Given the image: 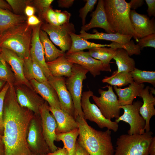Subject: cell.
<instances>
[{
    "label": "cell",
    "instance_id": "1",
    "mask_svg": "<svg viewBox=\"0 0 155 155\" xmlns=\"http://www.w3.org/2000/svg\"><path fill=\"white\" fill-rule=\"evenodd\" d=\"M33 112L21 107L16 98L14 85H9L3 113L5 155H33L26 142L28 129Z\"/></svg>",
    "mask_w": 155,
    "mask_h": 155
},
{
    "label": "cell",
    "instance_id": "2",
    "mask_svg": "<svg viewBox=\"0 0 155 155\" xmlns=\"http://www.w3.org/2000/svg\"><path fill=\"white\" fill-rule=\"evenodd\" d=\"M75 119L79 131L77 141L90 155H114L111 130H96L89 125L83 117L78 116Z\"/></svg>",
    "mask_w": 155,
    "mask_h": 155
},
{
    "label": "cell",
    "instance_id": "3",
    "mask_svg": "<svg viewBox=\"0 0 155 155\" xmlns=\"http://www.w3.org/2000/svg\"><path fill=\"white\" fill-rule=\"evenodd\" d=\"M104 4L108 22L115 33L131 35L138 42L130 20L129 3L125 0H104Z\"/></svg>",
    "mask_w": 155,
    "mask_h": 155
},
{
    "label": "cell",
    "instance_id": "4",
    "mask_svg": "<svg viewBox=\"0 0 155 155\" xmlns=\"http://www.w3.org/2000/svg\"><path fill=\"white\" fill-rule=\"evenodd\" d=\"M32 27L26 21L6 31L0 35V48H5L24 59L29 57Z\"/></svg>",
    "mask_w": 155,
    "mask_h": 155
},
{
    "label": "cell",
    "instance_id": "5",
    "mask_svg": "<svg viewBox=\"0 0 155 155\" xmlns=\"http://www.w3.org/2000/svg\"><path fill=\"white\" fill-rule=\"evenodd\" d=\"M153 134L150 131L142 134L121 135L117 139L114 155H149Z\"/></svg>",
    "mask_w": 155,
    "mask_h": 155
},
{
    "label": "cell",
    "instance_id": "6",
    "mask_svg": "<svg viewBox=\"0 0 155 155\" xmlns=\"http://www.w3.org/2000/svg\"><path fill=\"white\" fill-rule=\"evenodd\" d=\"M88 71L81 66L73 64L71 75L65 80L66 85L71 96L75 110V119L78 116L84 117L81 106L83 83Z\"/></svg>",
    "mask_w": 155,
    "mask_h": 155
},
{
    "label": "cell",
    "instance_id": "7",
    "mask_svg": "<svg viewBox=\"0 0 155 155\" xmlns=\"http://www.w3.org/2000/svg\"><path fill=\"white\" fill-rule=\"evenodd\" d=\"M93 95V92L90 90L82 93L81 106L84 118L95 122L101 129L106 127L108 129L117 132L118 129V123L106 119L97 106L90 102V98Z\"/></svg>",
    "mask_w": 155,
    "mask_h": 155
},
{
    "label": "cell",
    "instance_id": "8",
    "mask_svg": "<svg viewBox=\"0 0 155 155\" xmlns=\"http://www.w3.org/2000/svg\"><path fill=\"white\" fill-rule=\"evenodd\" d=\"M26 142L33 155H46L51 151L43 133L40 114H34L29 123Z\"/></svg>",
    "mask_w": 155,
    "mask_h": 155
},
{
    "label": "cell",
    "instance_id": "9",
    "mask_svg": "<svg viewBox=\"0 0 155 155\" xmlns=\"http://www.w3.org/2000/svg\"><path fill=\"white\" fill-rule=\"evenodd\" d=\"M106 87L107 90L99 89L100 96L93 95L92 98L106 119L111 120L114 118L117 119L120 116L121 109L118 98L112 86L107 85Z\"/></svg>",
    "mask_w": 155,
    "mask_h": 155
},
{
    "label": "cell",
    "instance_id": "10",
    "mask_svg": "<svg viewBox=\"0 0 155 155\" xmlns=\"http://www.w3.org/2000/svg\"><path fill=\"white\" fill-rule=\"evenodd\" d=\"M40 29L45 31L49 37L51 41L65 53L70 49L72 44L70 36L75 33L74 24L69 23L61 26H53L42 22Z\"/></svg>",
    "mask_w": 155,
    "mask_h": 155
},
{
    "label": "cell",
    "instance_id": "11",
    "mask_svg": "<svg viewBox=\"0 0 155 155\" xmlns=\"http://www.w3.org/2000/svg\"><path fill=\"white\" fill-rule=\"evenodd\" d=\"M142 104L141 101L137 100L133 102L131 104L120 106L123 110V113L115 119V121L118 123L122 121L128 123L130 126L127 131L129 135L142 134L145 132V121L139 112Z\"/></svg>",
    "mask_w": 155,
    "mask_h": 155
},
{
    "label": "cell",
    "instance_id": "12",
    "mask_svg": "<svg viewBox=\"0 0 155 155\" xmlns=\"http://www.w3.org/2000/svg\"><path fill=\"white\" fill-rule=\"evenodd\" d=\"M49 105L45 101L40 109V115L41 120L43 133L51 152L56 151L58 147L55 144L57 141V134L55 130L57 124L54 117L50 113Z\"/></svg>",
    "mask_w": 155,
    "mask_h": 155
},
{
    "label": "cell",
    "instance_id": "13",
    "mask_svg": "<svg viewBox=\"0 0 155 155\" xmlns=\"http://www.w3.org/2000/svg\"><path fill=\"white\" fill-rule=\"evenodd\" d=\"M65 55L69 61L87 70L94 78L99 75L101 71H111V69L105 67L100 61L90 56L87 51H82Z\"/></svg>",
    "mask_w": 155,
    "mask_h": 155
},
{
    "label": "cell",
    "instance_id": "14",
    "mask_svg": "<svg viewBox=\"0 0 155 155\" xmlns=\"http://www.w3.org/2000/svg\"><path fill=\"white\" fill-rule=\"evenodd\" d=\"M57 94L61 109L75 118V110L71 95L63 77L50 76L48 79Z\"/></svg>",
    "mask_w": 155,
    "mask_h": 155
},
{
    "label": "cell",
    "instance_id": "15",
    "mask_svg": "<svg viewBox=\"0 0 155 155\" xmlns=\"http://www.w3.org/2000/svg\"><path fill=\"white\" fill-rule=\"evenodd\" d=\"M20 86L15 89L16 98L19 104L22 107L26 108L35 114H40L41 106L45 102L40 96L32 90L25 86Z\"/></svg>",
    "mask_w": 155,
    "mask_h": 155
},
{
    "label": "cell",
    "instance_id": "16",
    "mask_svg": "<svg viewBox=\"0 0 155 155\" xmlns=\"http://www.w3.org/2000/svg\"><path fill=\"white\" fill-rule=\"evenodd\" d=\"M0 57L10 66L17 84L24 85L34 90L24 74V59L12 51L5 48H0Z\"/></svg>",
    "mask_w": 155,
    "mask_h": 155
},
{
    "label": "cell",
    "instance_id": "17",
    "mask_svg": "<svg viewBox=\"0 0 155 155\" xmlns=\"http://www.w3.org/2000/svg\"><path fill=\"white\" fill-rule=\"evenodd\" d=\"M42 22L32 27V33L30 55L31 58L38 65L46 78L52 75L49 71L44 57V49L39 38V32Z\"/></svg>",
    "mask_w": 155,
    "mask_h": 155
},
{
    "label": "cell",
    "instance_id": "18",
    "mask_svg": "<svg viewBox=\"0 0 155 155\" xmlns=\"http://www.w3.org/2000/svg\"><path fill=\"white\" fill-rule=\"evenodd\" d=\"M130 19L139 39L149 34H155L154 18L150 20L146 15L139 14L135 10L131 9Z\"/></svg>",
    "mask_w": 155,
    "mask_h": 155
},
{
    "label": "cell",
    "instance_id": "19",
    "mask_svg": "<svg viewBox=\"0 0 155 155\" xmlns=\"http://www.w3.org/2000/svg\"><path fill=\"white\" fill-rule=\"evenodd\" d=\"M91 16L92 18L90 22L82 26L81 30L86 32L93 28H99L104 29L108 33H115L108 22L103 0H98L96 7Z\"/></svg>",
    "mask_w": 155,
    "mask_h": 155
},
{
    "label": "cell",
    "instance_id": "20",
    "mask_svg": "<svg viewBox=\"0 0 155 155\" xmlns=\"http://www.w3.org/2000/svg\"><path fill=\"white\" fill-rule=\"evenodd\" d=\"M149 86L144 88L139 96L141 97L143 103L139 109V113L146 122L145 130L146 132L150 131V121L151 118L155 115V98L149 91Z\"/></svg>",
    "mask_w": 155,
    "mask_h": 155
},
{
    "label": "cell",
    "instance_id": "21",
    "mask_svg": "<svg viewBox=\"0 0 155 155\" xmlns=\"http://www.w3.org/2000/svg\"><path fill=\"white\" fill-rule=\"evenodd\" d=\"M29 82L33 90L47 102L50 106L61 109L57 93L49 82H40L34 80H31Z\"/></svg>",
    "mask_w": 155,
    "mask_h": 155
},
{
    "label": "cell",
    "instance_id": "22",
    "mask_svg": "<svg viewBox=\"0 0 155 155\" xmlns=\"http://www.w3.org/2000/svg\"><path fill=\"white\" fill-rule=\"evenodd\" d=\"M49 109L57 124L55 130L56 134L69 132L78 128L75 118L61 109L49 106Z\"/></svg>",
    "mask_w": 155,
    "mask_h": 155
},
{
    "label": "cell",
    "instance_id": "23",
    "mask_svg": "<svg viewBox=\"0 0 155 155\" xmlns=\"http://www.w3.org/2000/svg\"><path fill=\"white\" fill-rule=\"evenodd\" d=\"M144 86L143 84H138L133 82L129 84L128 87L124 88L114 86L120 106L132 104L134 99L139 96Z\"/></svg>",
    "mask_w": 155,
    "mask_h": 155
},
{
    "label": "cell",
    "instance_id": "24",
    "mask_svg": "<svg viewBox=\"0 0 155 155\" xmlns=\"http://www.w3.org/2000/svg\"><path fill=\"white\" fill-rule=\"evenodd\" d=\"M65 55L52 61L46 62L52 76L68 78L71 75L73 64L68 60Z\"/></svg>",
    "mask_w": 155,
    "mask_h": 155
},
{
    "label": "cell",
    "instance_id": "25",
    "mask_svg": "<svg viewBox=\"0 0 155 155\" xmlns=\"http://www.w3.org/2000/svg\"><path fill=\"white\" fill-rule=\"evenodd\" d=\"M93 34H90L81 30L79 36L82 38L86 39H94L103 40L111 41L113 42L123 44L129 42L132 36L130 35H125L118 33H108L99 32L96 30H93Z\"/></svg>",
    "mask_w": 155,
    "mask_h": 155
},
{
    "label": "cell",
    "instance_id": "26",
    "mask_svg": "<svg viewBox=\"0 0 155 155\" xmlns=\"http://www.w3.org/2000/svg\"><path fill=\"white\" fill-rule=\"evenodd\" d=\"M26 20V17L23 15L16 14L11 11L0 8V35Z\"/></svg>",
    "mask_w": 155,
    "mask_h": 155
},
{
    "label": "cell",
    "instance_id": "27",
    "mask_svg": "<svg viewBox=\"0 0 155 155\" xmlns=\"http://www.w3.org/2000/svg\"><path fill=\"white\" fill-rule=\"evenodd\" d=\"M24 73L28 81L34 80L40 82H49L40 67L30 56L24 59Z\"/></svg>",
    "mask_w": 155,
    "mask_h": 155
},
{
    "label": "cell",
    "instance_id": "28",
    "mask_svg": "<svg viewBox=\"0 0 155 155\" xmlns=\"http://www.w3.org/2000/svg\"><path fill=\"white\" fill-rule=\"evenodd\" d=\"M39 36L44 49L46 62L52 61L65 55V53L58 49L53 44L45 31L40 29Z\"/></svg>",
    "mask_w": 155,
    "mask_h": 155
},
{
    "label": "cell",
    "instance_id": "29",
    "mask_svg": "<svg viewBox=\"0 0 155 155\" xmlns=\"http://www.w3.org/2000/svg\"><path fill=\"white\" fill-rule=\"evenodd\" d=\"M117 49L111 47H95L88 49L87 52L91 57L100 61L105 67L111 69L109 63L115 55Z\"/></svg>",
    "mask_w": 155,
    "mask_h": 155
},
{
    "label": "cell",
    "instance_id": "30",
    "mask_svg": "<svg viewBox=\"0 0 155 155\" xmlns=\"http://www.w3.org/2000/svg\"><path fill=\"white\" fill-rule=\"evenodd\" d=\"M70 35L72 40L71 45L66 54H71L95 47H110L109 44H98L89 42L75 33H71Z\"/></svg>",
    "mask_w": 155,
    "mask_h": 155
},
{
    "label": "cell",
    "instance_id": "31",
    "mask_svg": "<svg viewBox=\"0 0 155 155\" xmlns=\"http://www.w3.org/2000/svg\"><path fill=\"white\" fill-rule=\"evenodd\" d=\"M113 59L116 61L118 72H131L135 68L134 60L131 58L127 52L123 49H118Z\"/></svg>",
    "mask_w": 155,
    "mask_h": 155
},
{
    "label": "cell",
    "instance_id": "32",
    "mask_svg": "<svg viewBox=\"0 0 155 155\" xmlns=\"http://www.w3.org/2000/svg\"><path fill=\"white\" fill-rule=\"evenodd\" d=\"M79 134V129L78 128L69 132L57 134V141L63 142L68 155H75L77 140Z\"/></svg>",
    "mask_w": 155,
    "mask_h": 155
},
{
    "label": "cell",
    "instance_id": "33",
    "mask_svg": "<svg viewBox=\"0 0 155 155\" xmlns=\"http://www.w3.org/2000/svg\"><path fill=\"white\" fill-rule=\"evenodd\" d=\"M104 83H107L118 87L125 86L133 83V80L131 72L114 71L111 76H105L102 80Z\"/></svg>",
    "mask_w": 155,
    "mask_h": 155
},
{
    "label": "cell",
    "instance_id": "34",
    "mask_svg": "<svg viewBox=\"0 0 155 155\" xmlns=\"http://www.w3.org/2000/svg\"><path fill=\"white\" fill-rule=\"evenodd\" d=\"M131 73L135 83L140 84L148 83L155 86V71L142 70L135 68Z\"/></svg>",
    "mask_w": 155,
    "mask_h": 155
},
{
    "label": "cell",
    "instance_id": "35",
    "mask_svg": "<svg viewBox=\"0 0 155 155\" xmlns=\"http://www.w3.org/2000/svg\"><path fill=\"white\" fill-rule=\"evenodd\" d=\"M7 63L3 58L0 57V80L8 83L9 85H14L16 83L15 78Z\"/></svg>",
    "mask_w": 155,
    "mask_h": 155
},
{
    "label": "cell",
    "instance_id": "36",
    "mask_svg": "<svg viewBox=\"0 0 155 155\" xmlns=\"http://www.w3.org/2000/svg\"><path fill=\"white\" fill-rule=\"evenodd\" d=\"M110 44V47L116 49H122L125 50L129 56L133 55H139L141 53L140 48L137 44H135L133 41L131 40L125 44H120L115 42H112Z\"/></svg>",
    "mask_w": 155,
    "mask_h": 155
},
{
    "label": "cell",
    "instance_id": "37",
    "mask_svg": "<svg viewBox=\"0 0 155 155\" xmlns=\"http://www.w3.org/2000/svg\"><path fill=\"white\" fill-rule=\"evenodd\" d=\"M6 1L11 7L14 13L22 15L26 6L32 3V0H6Z\"/></svg>",
    "mask_w": 155,
    "mask_h": 155
},
{
    "label": "cell",
    "instance_id": "38",
    "mask_svg": "<svg viewBox=\"0 0 155 155\" xmlns=\"http://www.w3.org/2000/svg\"><path fill=\"white\" fill-rule=\"evenodd\" d=\"M84 6L80 9L79 11V16L81 19L82 26L86 24V19L88 13L91 12L94 9L97 0H86Z\"/></svg>",
    "mask_w": 155,
    "mask_h": 155
},
{
    "label": "cell",
    "instance_id": "39",
    "mask_svg": "<svg viewBox=\"0 0 155 155\" xmlns=\"http://www.w3.org/2000/svg\"><path fill=\"white\" fill-rule=\"evenodd\" d=\"M9 85L6 83L0 92V133L3 135V113L4 100Z\"/></svg>",
    "mask_w": 155,
    "mask_h": 155
},
{
    "label": "cell",
    "instance_id": "40",
    "mask_svg": "<svg viewBox=\"0 0 155 155\" xmlns=\"http://www.w3.org/2000/svg\"><path fill=\"white\" fill-rule=\"evenodd\" d=\"M138 42L141 50L147 47L155 48V34H149L139 39Z\"/></svg>",
    "mask_w": 155,
    "mask_h": 155
},
{
    "label": "cell",
    "instance_id": "41",
    "mask_svg": "<svg viewBox=\"0 0 155 155\" xmlns=\"http://www.w3.org/2000/svg\"><path fill=\"white\" fill-rule=\"evenodd\" d=\"M40 18L45 20L46 23L53 26H59L57 22L55 10L51 6L41 15Z\"/></svg>",
    "mask_w": 155,
    "mask_h": 155
},
{
    "label": "cell",
    "instance_id": "42",
    "mask_svg": "<svg viewBox=\"0 0 155 155\" xmlns=\"http://www.w3.org/2000/svg\"><path fill=\"white\" fill-rule=\"evenodd\" d=\"M57 22L59 26L68 23L71 17V13L65 10L61 11L60 10H55Z\"/></svg>",
    "mask_w": 155,
    "mask_h": 155
},
{
    "label": "cell",
    "instance_id": "43",
    "mask_svg": "<svg viewBox=\"0 0 155 155\" xmlns=\"http://www.w3.org/2000/svg\"><path fill=\"white\" fill-rule=\"evenodd\" d=\"M53 0H36L32 1L36 9L39 11L40 16L45 12L51 7Z\"/></svg>",
    "mask_w": 155,
    "mask_h": 155
},
{
    "label": "cell",
    "instance_id": "44",
    "mask_svg": "<svg viewBox=\"0 0 155 155\" xmlns=\"http://www.w3.org/2000/svg\"><path fill=\"white\" fill-rule=\"evenodd\" d=\"M147 5L148 9L147 12L149 17L155 16V0H145Z\"/></svg>",
    "mask_w": 155,
    "mask_h": 155
},
{
    "label": "cell",
    "instance_id": "45",
    "mask_svg": "<svg viewBox=\"0 0 155 155\" xmlns=\"http://www.w3.org/2000/svg\"><path fill=\"white\" fill-rule=\"evenodd\" d=\"M42 22L40 19L34 15L28 17L26 21L28 24L31 26L37 25Z\"/></svg>",
    "mask_w": 155,
    "mask_h": 155
},
{
    "label": "cell",
    "instance_id": "46",
    "mask_svg": "<svg viewBox=\"0 0 155 155\" xmlns=\"http://www.w3.org/2000/svg\"><path fill=\"white\" fill-rule=\"evenodd\" d=\"M74 1V0H58L57 2L59 7L68 8L72 6Z\"/></svg>",
    "mask_w": 155,
    "mask_h": 155
},
{
    "label": "cell",
    "instance_id": "47",
    "mask_svg": "<svg viewBox=\"0 0 155 155\" xmlns=\"http://www.w3.org/2000/svg\"><path fill=\"white\" fill-rule=\"evenodd\" d=\"M75 155H90L87 151L77 141Z\"/></svg>",
    "mask_w": 155,
    "mask_h": 155
},
{
    "label": "cell",
    "instance_id": "48",
    "mask_svg": "<svg viewBox=\"0 0 155 155\" xmlns=\"http://www.w3.org/2000/svg\"><path fill=\"white\" fill-rule=\"evenodd\" d=\"M131 9L133 10L137 9L142 5L144 3L143 0H131L129 3Z\"/></svg>",
    "mask_w": 155,
    "mask_h": 155
},
{
    "label": "cell",
    "instance_id": "49",
    "mask_svg": "<svg viewBox=\"0 0 155 155\" xmlns=\"http://www.w3.org/2000/svg\"><path fill=\"white\" fill-rule=\"evenodd\" d=\"M47 155H68V153L63 146V148L58 147V149L53 152H50L48 153Z\"/></svg>",
    "mask_w": 155,
    "mask_h": 155
},
{
    "label": "cell",
    "instance_id": "50",
    "mask_svg": "<svg viewBox=\"0 0 155 155\" xmlns=\"http://www.w3.org/2000/svg\"><path fill=\"white\" fill-rule=\"evenodd\" d=\"M35 12V8L30 5L26 6L24 11L26 15L28 17L34 15Z\"/></svg>",
    "mask_w": 155,
    "mask_h": 155
},
{
    "label": "cell",
    "instance_id": "51",
    "mask_svg": "<svg viewBox=\"0 0 155 155\" xmlns=\"http://www.w3.org/2000/svg\"><path fill=\"white\" fill-rule=\"evenodd\" d=\"M149 155H155V137H153L148 150Z\"/></svg>",
    "mask_w": 155,
    "mask_h": 155
},
{
    "label": "cell",
    "instance_id": "52",
    "mask_svg": "<svg viewBox=\"0 0 155 155\" xmlns=\"http://www.w3.org/2000/svg\"><path fill=\"white\" fill-rule=\"evenodd\" d=\"M0 8L11 11L12 10L11 7L6 1L3 0H0Z\"/></svg>",
    "mask_w": 155,
    "mask_h": 155
},
{
    "label": "cell",
    "instance_id": "53",
    "mask_svg": "<svg viewBox=\"0 0 155 155\" xmlns=\"http://www.w3.org/2000/svg\"><path fill=\"white\" fill-rule=\"evenodd\" d=\"M0 155H5V146L3 135L0 133Z\"/></svg>",
    "mask_w": 155,
    "mask_h": 155
},
{
    "label": "cell",
    "instance_id": "54",
    "mask_svg": "<svg viewBox=\"0 0 155 155\" xmlns=\"http://www.w3.org/2000/svg\"><path fill=\"white\" fill-rule=\"evenodd\" d=\"M149 91L152 94H155V90L154 88L150 87L149 88Z\"/></svg>",
    "mask_w": 155,
    "mask_h": 155
},
{
    "label": "cell",
    "instance_id": "55",
    "mask_svg": "<svg viewBox=\"0 0 155 155\" xmlns=\"http://www.w3.org/2000/svg\"><path fill=\"white\" fill-rule=\"evenodd\" d=\"M5 82V81L0 80V89Z\"/></svg>",
    "mask_w": 155,
    "mask_h": 155
},
{
    "label": "cell",
    "instance_id": "56",
    "mask_svg": "<svg viewBox=\"0 0 155 155\" xmlns=\"http://www.w3.org/2000/svg\"></svg>",
    "mask_w": 155,
    "mask_h": 155
}]
</instances>
